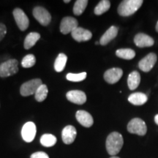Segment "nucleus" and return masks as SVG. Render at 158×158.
I'll return each instance as SVG.
<instances>
[{"label": "nucleus", "mask_w": 158, "mask_h": 158, "mask_svg": "<svg viewBox=\"0 0 158 158\" xmlns=\"http://www.w3.org/2000/svg\"><path fill=\"white\" fill-rule=\"evenodd\" d=\"M73 38L77 42H84V41H88L92 37V33L88 29H85L82 27H78L74 31L71 33Z\"/></svg>", "instance_id": "nucleus-13"}, {"label": "nucleus", "mask_w": 158, "mask_h": 158, "mask_svg": "<svg viewBox=\"0 0 158 158\" xmlns=\"http://www.w3.org/2000/svg\"><path fill=\"white\" fill-rule=\"evenodd\" d=\"M156 31H157L158 32V21H157V24H156Z\"/></svg>", "instance_id": "nucleus-32"}, {"label": "nucleus", "mask_w": 158, "mask_h": 158, "mask_svg": "<svg viewBox=\"0 0 158 158\" xmlns=\"http://www.w3.org/2000/svg\"><path fill=\"white\" fill-rule=\"evenodd\" d=\"M48 93V89L46 85L42 84L40 87L37 89V90L35 92V100L37 102H43L46 99L47 95Z\"/></svg>", "instance_id": "nucleus-25"}, {"label": "nucleus", "mask_w": 158, "mask_h": 158, "mask_svg": "<svg viewBox=\"0 0 158 158\" xmlns=\"http://www.w3.org/2000/svg\"><path fill=\"white\" fill-rule=\"evenodd\" d=\"M7 34V27L2 23H0V42L2 40Z\"/></svg>", "instance_id": "nucleus-29"}, {"label": "nucleus", "mask_w": 158, "mask_h": 158, "mask_svg": "<svg viewBox=\"0 0 158 158\" xmlns=\"http://www.w3.org/2000/svg\"><path fill=\"white\" fill-rule=\"evenodd\" d=\"M118 31V27H115V26H111L101 37L100 40V44L102 45H106L108 44L110 41L113 40L117 36Z\"/></svg>", "instance_id": "nucleus-17"}, {"label": "nucleus", "mask_w": 158, "mask_h": 158, "mask_svg": "<svg viewBox=\"0 0 158 158\" xmlns=\"http://www.w3.org/2000/svg\"><path fill=\"white\" fill-rule=\"evenodd\" d=\"M143 2L142 0H124L118 7V13L121 16L127 17L134 14L140 7Z\"/></svg>", "instance_id": "nucleus-2"}, {"label": "nucleus", "mask_w": 158, "mask_h": 158, "mask_svg": "<svg viewBox=\"0 0 158 158\" xmlns=\"http://www.w3.org/2000/svg\"><path fill=\"white\" fill-rule=\"evenodd\" d=\"M77 135L76 129L73 126H66L62 132V141L65 144H71L73 143Z\"/></svg>", "instance_id": "nucleus-16"}, {"label": "nucleus", "mask_w": 158, "mask_h": 158, "mask_svg": "<svg viewBox=\"0 0 158 158\" xmlns=\"http://www.w3.org/2000/svg\"><path fill=\"white\" fill-rule=\"evenodd\" d=\"M67 99L71 102L78 105H83L86 101V95L80 90H71L66 94Z\"/></svg>", "instance_id": "nucleus-12"}, {"label": "nucleus", "mask_w": 158, "mask_h": 158, "mask_svg": "<svg viewBox=\"0 0 158 158\" xmlns=\"http://www.w3.org/2000/svg\"><path fill=\"white\" fill-rule=\"evenodd\" d=\"M13 14L20 30L25 31L28 28L29 24V19L22 10L20 8H15L13 12Z\"/></svg>", "instance_id": "nucleus-8"}, {"label": "nucleus", "mask_w": 158, "mask_h": 158, "mask_svg": "<svg viewBox=\"0 0 158 158\" xmlns=\"http://www.w3.org/2000/svg\"><path fill=\"white\" fill-rule=\"evenodd\" d=\"M155 123L158 125V114H157V115L155 116Z\"/></svg>", "instance_id": "nucleus-31"}, {"label": "nucleus", "mask_w": 158, "mask_h": 158, "mask_svg": "<svg viewBox=\"0 0 158 158\" xmlns=\"http://www.w3.org/2000/svg\"><path fill=\"white\" fill-rule=\"evenodd\" d=\"M40 38V35L37 32H30L26 37L24 40V48L28 50L30 49L31 47H33L36 44V43Z\"/></svg>", "instance_id": "nucleus-20"}, {"label": "nucleus", "mask_w": 158, "mask_h": 158, "mask_svg": "<svg viewBox=\"0 0 158 158\" xmlns=\"http://www.w3.org/2000/svg\"><path fill=\"white\" fill-rule=\"evenodd\" d=\"M148 98L142 92H135L128 97V101L135 106H142L147 102Z\"/></svg>", "instance_id": "nucleus-18"}, {"label": "nucleus", "mask_w": 158, "mask_h": 158, "mask_svg": "<svg viewBox=\"0 0 158 158\" xmlns=\"http://www.w3.org/2000/svg\"><path fill=\"white\" fill-rule=\"evenodd\" d=\"M78 27V21L74 18L68 16L64 17L60 23V31L63 35L72 33L73 31Z\"/></svg>", "instance_id": "nucleus-9"}, {"label": "nucleus", "mask_w": 158, "mask_h": 158, "mask_svg": "<svg viewBox=\"0 0 158 158\" xmlns=\"http://www.w3.org/2000/svg\"><path fill=\"white\" fill-rule=\"evenodd\" d=\"M36 63V58L33 54H27L21 61V66L23 68H32Z\"/></svg>", "instance_id": "nucleus-27"}, {"label": "nucleus", "mask_w": 158, "mask_h": 158, "mask_svg": "<svg viewBox=\"0 0 158 158\" xmlns=\"http://www.w3.org/2000/svg\"><path fill=\"white\" fill-rule=\"evenodd\" d=\"M76 117L79 123L85 127H90L93 125V117H92L89 113H88L86 110H78L76 114Z\"/></svg>", "instance_id": "nucleus-14"}, {"label": "nucleus", "mask_w": 158, "mask_h": 158, "mask_svg": "<svg viewBox=\"0 0 158 158\" xmlns=\"http://www.w3.org/2000/svg\"><path fill=\"white\" fill-rule=\"evenodd\" d=\"M33 16L42 26H48L51 21L50 13L43 7H35L33 9Z\"/></svg>", "instance_id": "nucleus-6"}, {"label": "nucleus", "mask_w": 158, "mask_h": 158, "mask_svg": "<svg viewBox=\"0 0 158 158\" xmlns=\"http://www.w3.org/2000/svg\"><path fill=\"white\" fill-rule=\"evenodd\" d=\"M116 55L121 59L130 60L135 56V52L130 48H120L116 51Z\"/></svg>", "instance_id": "nucleus-22"}, {"label": "nucleus", "mask_w": 158, "mask_h": 158, "mask_svg": "<svg viewBox=\"0 0 158 158\" xmlns=\"http://www.w3.org/2000/svg\"><path fill=\"white\" fill-rule=\"evenodd\" d=\"M86 76H87L86 73L83 72L81 73H68L66 76V78L70 81L80 82L86 79Z\"/></svg>", "instance_id": "nucleus-28"}, {"label": "nucleus", "mask_w": 158, "mask_h": 158, "mask_svg": "<svg viewBox=\"0 0 158 158\" xmlns=\"http://www.w3.org/2000/svg\"><path fill=\"white\" fill-rule=\"evenodd\" d=\"M88 5L87 0H77L73 6V13L76 15H81L84 13Z\"/></svg>", "instance_id": "nucleus-26"}, {"label": "nucleus", "mask_w": 158, "mask_h": 158, "mask_svg": "<svg viewBox=\"0 0 158 158\" xmlns=\"http://www.w3.org/2000/svg\"><path fill=\"white\" fill-rule=\"evenodd\" d=\"M64 3H70V0H64Z\"/></svg>", "instance_id": "nucleus-33"}, {"label": "nucleus", "mask_w": 158, "mask_h": 158, "mask_svg": "<svg viewBox=\"0 0 158 158\" xmlns=\"http://www.w3.org/2000/svg\"><path fill=\"white\" fill-rule=\"evenodd\" d=\"M141 83V76L137 71H133L130 73L127 78L128 87L130 90H135L138 88V85Z\"/></svg>", "instance_id": "nucleus-19"}, {"label": "nucleus", "mask_w": 158, "mask_h": 158, "mask_svg": "<svg viewBox=\"0 0 158 158\" xmlns=\"http://www.w3.org/2000/svg\"><path fill=\"white\" fill-rule=\"evenodd\" d=\"M37 133L36 125L34 122H28L23 126L21 130V136L23 141L30 143L35 139Z\"/></svg>", "instance_id": "nucleus-7"}, {"label": "nucleus", "mask_w": 158, "mask_h": 158, "mask_svg": "<svg viewBox=\"0 0 158 158\" xmlns=\"http://www.w3.org/2000/svg\"><path fill=\"white\" fill-rule=\"evenodd\" d=\"M30 158H49L48 155L43 152H37L31 155Z\"/></svg>", "instance_id": "nucleus-30"}, {"label": "nucleus", "mask_w": 158, "mask_h": 158, "mask_svg": "<svg viewBox=\"0 0 158 158\" xmlns=\"http://www.w3.org/2000/svg\"><path fill=\"white\" fill-rule=\"evenodd\" d=\"M56 138L52 134H44L40 138V143L43 147H51L56 144Z\"/></svg>", "instance_id": "nucleus-24"}, {"label": "nucleus", "mask_w": 158, "mask_h": 158, "mask_svg": "<svg viewBox=\"0 0 158 158\" xmlns=\"http://www.w3.org/2000/svg\"><path fill=\"white\" fill-rule=\"evenodd\" d=\"M67 61H68V56L64 54H59L55 60L54 70L58 73L62 72L67 64Z\"/></svg>", "instance_id": "nucleus-21"}, {"label": "nucleus", "mask_w": 158, "mask_h": 158, "mask_svg": "<svg viewBox=\"0 0 158 158\" xmlns=\"http://www.w3.org/2000/svg\"><path fill=\"white\" fill-rule=\"evenodd\" d=\"M110 7V2L108 0H102L94 8V13L97 15H100L107 12Z\"/></svg>", "instance_id": "nucleus-23"}, {"label": "nucleus", "mask_w": 158, "mask_h": 158, "mask_svg": "<svg viewBox=\"0 0 158 158\" xmlns=\"http://www.w3.org/2000/svg\"><path fill=\"white\" fill-rule=\"evenodd\" d=\"M134 43L136 46L139 48H145V47H151L155 43L152 37L143 33H138L134 37Z\"/></svg>", "instance_id": "nucleus-15"}, {"label": "nucleus", "mask_w": 158, "mask_h": 158, "mask_svg": "<svg viewBox=\"0 0 158 158\" xmlns=\"http://www.w3.org/2000/svg\"><path fill=\"white\" fill-rule=\"evenodd\" d=\"M19 71V62L15 59H8L0 64V77L7 78L16 74Z\"/></svg>", "instance_id": "nucleus-3"}, {"label": "nucleus", "mask_w": 158, "mask_h": 158, "mask_svg": "<svg viewBox=\"0 0 158 158\" xmlns=\"http://www.w3.org/2000/svg\"><path fill=\"white\" fill-rule=\"evenodd\" d=\"M99 44V43L98 42V41H97V42H95V45H98Z\"/></svg>", "instance_id": "nucleus-35"}, {"label": "nucleus", "mask_w": 158, "mask_h": 158, "mask_svg": "<svg viewBox=\"0 0 158 158\" xmlns=\"http://www.w3.org/2000/svg\"><path fill=\"white\" fill-rule=\"evenodd\" d=\"M43 84L42 81L40 78H35L29 81L25 82L21 85L20 89V93L23 97H27L35 94L40 86Z\"/></svg>", "instance_id": "nucleus-5"}, {"label": "nucleus", "mask_w": 158, "mask_h": 158, "mask_svg": "<svg viewBox=\"0 0 158 158\" xmlns=\"http://www.w3.org/2000/svg\"><path fill=\"white\" fill-rule=\"evenodd\" d=\"M123 144L124 140L121 134L118 132H113L108 135L106 139V150L108 153L113 157L119 152Z\"/></svg>", "instance_id": "nucleus-1"}, {"label": "nucleus", "mask_w": 158, "mask_h": 158, "mask_svg": "<svg viewBox=\"0 0 158 158\" xmlns=\"http://www.w3.org/2000/svg\"><path fill=\"white\" fill-rule=\"evenodd\" d=\"M127 130L130 133L143 136L147 134V124L140 118H134L127 124Z\"/></svg>", "instance_id": "nucleus-4"}, {"label": "nucleus", "mask_w": 158, "mask_h": 158, "mask_svg": "<svg viewBox=\"0 0 158 158\" xmlns=\"http://www.w3.org/2000/svg\"><path fill=\"white\" fill-rule=\"evenodd\" d=\"M110 158H119V157H116V156H113V157H110Z\"/></svg>", "instance_id": "nucleus-34"}, {"label": "nucleus", "mask_w": 158, "mask_h": 158, "mask_svg": "<svg viewBox=\"0 0 158 158\" xmlns=\"http://www.w3.org/2000/svg\"><path fill=\"white\" fill-rule=\"evenodd\" d=\"M122 75H123V71L121 68H114L105 72L104 79L108 84H114L121 79Z\"/></svg>", "instance_id": "nucleus-11"}, {"label": "nucleus", "mask_w": 158, "mask_h": 158, "mask_svg": "<svg viewBox=\"0 0 158 158\" xmlns=\"http://www.w3.org/2000/svg\"><path fill=\"white\" fill-rule=\"evenodd\" d=\"M157 59V55L154 53H150L140 61L138 63V67L143 72H149L155 66Z\"/></svg>", "instance_id": "nucleus-10"}]
</instances>
